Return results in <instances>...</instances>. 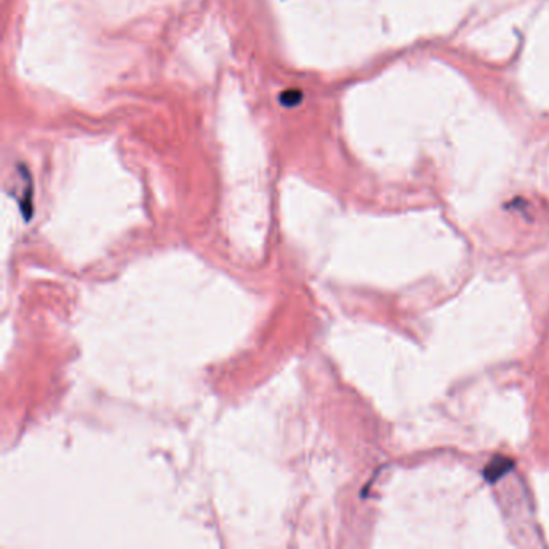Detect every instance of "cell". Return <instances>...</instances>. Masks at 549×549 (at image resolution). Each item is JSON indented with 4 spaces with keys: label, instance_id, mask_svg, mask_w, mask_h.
<instances>
[{
    "label": "cell",
    "instance_id": "6da1fadb",
    "mask_svg": "<svg viewBox=\"0 0 549 549\" xmlns=\"http://www.w3.org/2000/svg\"><path fill=\"white\" fill-rule=\"evenodd\" d=\"M514 469V463L509 458H502V456H498L490 461V464L485 467L484 477L488 484H495V482L501 480L502 477Z\"/></svg>",
    "mask_w": 549,
    "mask_h": 549
}]
</instances>
